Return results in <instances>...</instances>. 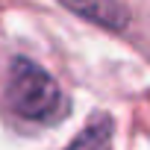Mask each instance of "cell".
<instances>
[{
	"label": "cell",
	"mask_w": 150,
	"mask_h": 150,
	"mask_svg": "<svg viewBox=\"0 0 150 150\" xmlns=\"http://www.w3.org/2000/svg\"><path fill=\"white\" fill-rule=\"evenodd\" d=\"M6 103L15 115L27 121H47L62 109V91L41 65L18 56L9 65Z\"/></svg>",
	"instance_id": "1"
},
{
	"label": "cell",
	"mask_w": 150,
	"mask_h": 150,
	"mask_svg": "<svg viewBox=\"0 0 150 150\" xmlns=\"http://www.w3.org/2000/svg\"><path fill=\"white\" fill-rule=\"evenodd\" d=\"M68 12L88 18L91 24H100L106 30H124L129 21V9L124 3H65Z\"/></svg>",
	"instance_id": "2"
},
{
	"label": "cell",
	"mask_w": 150,
	"mask_h": 150,
	"mask_svg": "<svg viewBox=\"0 0 150 150\" xmlns=\"http://www.w3.org/2000/svg\"><path fill=\"white\" fill-rule=\"evenodd\" d=\"M112 118L97 115L88 127H83L65 150H112Z\"/></svg>",
	"instance_id": "3"
}]
</instances>
